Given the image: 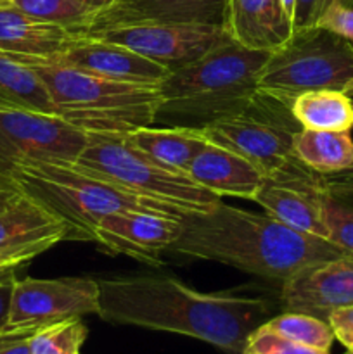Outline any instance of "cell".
I'll return each mask as SVG.
<instances>
[{"label":"cell","instance_id":"5","mask_svg":"<svg viewBox=\"0 0 353 354\" xmlns=\"http://www.w3.org/2000/svg\"><path fill=\"white\" fill-rule=\"evenodd\" d=\"M270 52L242 47L225 37L192 64L172 71L158 86L161 114L197 121L196 127L232 113L258 93V75Z\"/></svg>","mask_w":353,"mask_h":354},{"label":"cell","instance_id":"46","mask_svg":"<svg viewBox=\"0 0 353 354\" xmlns=\"http://www.w3.org/2000/svg\"><path fill=\"white\" fill-rule=\"evenodd\" d=\"M78 354H80V353H78Z\"/></svg>","mask_w":353,"mask_h":354},{"label":"cell","instance_id":"8","mask_svg":"<svg viewBox=\"0 0 353 354\" xmlns=\"http://www.w3.org/2000/svg\"><path fill=\"white\" fill-rule=\"evenodd\" d=\"M353 82V44L324 30L293 33L287 44L270 52L258 75V90L282 99L315 90H343Z\"/></svg>","mask_w":353,"mask_h":354},{"label":"cell","instance_id":"10","mask_svg":"<svg viewBox=\"0 0 353 354\" xmlns=\"http://www.w3.org/2000/svg\"><path fill=\"white\" fill-rule=\"evenodd\" d=\"M89 133L55 114L0 106V175L35 162H75Z\"/></svg>","mask_w":353,"mask_h":354},{"label":"cell","instance_id":"21","mask_svg":"<svg viewBox=\"0 0 353 354\" xmlns=\"http://www.w3.org/2000/svg\"><path fill=\"white\" fill-rule=\"evenodd\" d=\"M127 138L144 154L183 173H189L192 159L206 145V140L196 127H142L127 133Z\"/></svg>","mask_w":353,"mask_h":354},{"label":"cell","instance_id":"36","mask_svg":"<svg viewBox=\"0 0 353 354\" xmlns=\"http://www.w3.org/2000/svg\"><path fill=\"white\" fill-rule=\"evenodd\" d=\"M21 196V192L17 190V187L14 185L12 180L6 178V176H0V211L6 209L9 204H12L17 197Z\"/></svg>","mask_w":353,"mask_h":354},{"label":"cell","instance_id":"37","mask_svg":"<svg viewBox=\"0 0 353 354\" xmlns=\"http://www.w3.org/2000/svg\"><path fill=\"white\" fill-rule=\"evenodd\" d=\"M82 6L89 7V9L96 10V12H100V10H106L109 7H113L114 3L120 2V0H76Z\"/></svg>","mask_w":353,"mask_h":354},{"label":"cell","instance_id":"16","mask_svg":"<svg viewBox=\"0 0 353 354\" xmlns=\"http://www.w3.org/2000/svg\"><path fill=\"white\" fill-rule=\"evenodd\" d=\"M227 6L228 0H120L109 9L97 12L87 30L138 21L225 28Z\"/></svg>","mask_w":353,"mask_h":354},{"label":"cell","instance_id":"30","mask_svg":"<svg viewBox=\"0 0 353 354\" xmlns=\"http://www.w3.org/2000/svg\"><path fill=\"white\" fill-rule=\"evenodd\" d=\"M353 44V7L331 6L318 16L317 24Z\"/></svg>","mask_w":353,"mask_h":354},{"label":"cell","instance_id":"41","mask_svg":"<svg viewBox=\"0 0 353 354\" xmlns=\"http://www.w3.org/2000/svg\"><path fill=\"white\" fill-rule=\"evenodd\" d=\"M12 6V0H0V7H9Z\"/></svg>","mask_w":353,"mask_h":354},{"label":"cell","instance_id":"3","mask_svg":"<svg viewBox=\"0 0 353 354\" xmlns=\"http://www.w3.org/2000/svg\"><path fill=\"white\" fill-rule=\"evenodd\" d=\"M291 104L293 100L258 90L239 109L196 128L206 142L251 161L270 182L305 192H327L324 175L308 168L294 154L293 140L301 124Z\"/></svg>","mask_w":353,"mask_h":354},{"label":"cell","instance_id":"24","mask_svg":"<svg viewBox=\"0 0 353 354\" xmlns=\"http://www.w3.org/2000/svg\"><path fill=\"white\" fill-rule=\"evenodd\" d=\"M301 128L325 131H352L353 100L343 90H315L298 95L291 104Z\"/></svg>","mask_w":353,"mask_h":354},{"label":"cell","instance_id":"45","mask_svg":"<svg viewBox=\"0 0 353 354\" xmlns=\"http://www.w3.org/2000/svg\"><path fill=\"white\" fill-rule=\"evenodd\" d=\"M0 176H2V175H0ZM6 178H7V176H6Z\"/></svg>","mask_w":353,"mask_h":354},{"label":"cell","instance_id":"29","mask_svg":"<svg viewBox=\"0 0 353 354\" xmlns=\"http://www.w3.org/2000/svg\"><path fill=\"white\" fill-rule=\"evenodd\" d=\"M242 354H329L320 349L308 348V346L296 344L293 341L280 337L279 334L260 325L255 332L248 337Z\"/></svg>","mask_w":353,"mask_h":354},{"label":"cell","instance_id":"43","mask_svg":"<svg viewBox=\"0 0 353 354\" xmlns=\"http://www.w3.org/2000/svg\"><path fill=\"white\" fill-rule=\"evenodd\" d=\"M0 270H14V268H3V266L0 265Z\"/></svg>","mask_w":353,"mask_h":354},{"label":"cell","instance_id":"40","mask_svg":"<svg viewBox=\"0 0 353 354\" xmlns=\"http://www.w3.org/2000/svg\"><path fill=\"white\" fill-rule=\"evenodd\" d=\"M345 93H348L350 97L353 95V82H350L348 85H346V88H345Z\"/></svg>","mask_w":353,"mask_h":354},{"label":"cell","instance_id":"15","mask_svg":"<svg viewBox=\"0 0 353 354\" xmlns=\"http://www.w3.org/2000/svg\"><path fill=\"white\" fill-rule=\"evenodd\" d=\"M68 241L66 225L42 204L21 194L0 211V265L14 268Z\"/></svg>","mask_w":353,"mask_h":354},{"label":"cell","instance_id":"34","mask_svg":"<svg viewBox=\"0 0 353 354\" xmlns=\"http://www.w3.org/2000/svg\"><path fill=\"white\" fill-rule=\"evenodd\" d=\"M16 275L10 272L3 279H0V334H2L3 327H6L7 315H9V303H10V294H12V286Z\"/></svg>","mask_w":353,"mask_h":354},{"label":"cell","instance_id":"1","mask_svg":"<svg viewBox=\"0 0 353 354\" xmlns=\"http://www.w3.org/2000/svg\"><path fill=\"white\" fill-rule=\"evenodd\" d=\"M99 317L118 325L199 339L227 354H242L249 335L273 317L263 297L204 294L168 273L97 279Z\"/></svg>","mask_w":353,"mask_h":354},{"label":"cell","instance_id":"39","mask_svg":"<svg viewBox=\"0 0 353 354\" xmlns=\"http://www.w3.org/2000/svg\"><path fill=\"white\" fill-rule=\"evenodd\" d=\"M284 3V9H286V12L289 14V17L293 19L294 17V6H296V0H282Z\"/></svg>","mask_w":353,"mask_h":354},{"label":"cell","instance_id":"27","mask_svg":"<svg viewBox=\"0 0 353 354\" xmlns=\"http://www.w3.org/2000/svg\"><path fill=\"white\" fill-rule=\"evenodd\" d=\"M87 335L89 330L82 318L51 325L31 335V354H78Z\"/></svg>","mask_w":353,"mask_h":354},{"label":"cell","instance_id":"35","mask_svg":"<svg viewBox=\"0 0 353 354\" xmlns=\"http://www.w3.org/2000/svg\"><path fill=\"white\" fill-rule=\"evenodd\" d=\"M0 354H31L30 337H2L0 335Z\"/></svg>","mask_w":353,"mask_h":354},{"label":"cell","instance_id":"13","mask_svg":"<svg viewBox=\"0 0 353 354\" xmlns=\"http://www.w3.org/2000/svg\"><path fill=\"white\" fill-rule=\"evenodd\" d=\"M182 218L159 211H123L97 223L93 244L107 254H125L151 266H161L182 232Z\"/></svg>","mask_w":353,"mask_h":354},{"label":"cell","instance_id":"32","mask_svg":"<svg viewBox=\"0 0 353 354\" xmlns=\"http://www.w3.org/2000/svg\"><path fill=\"white\" fill-rule=\"evenodd\" d=\"M318 9H320V0H296L293 17L294 33L314 28L318 19Z\"/></svg>","mask_w":353,"mask_h":354},{"label":"cell","instance_id":"12","mask_svg":"<svg viewBox=\"0 0 353 354\" xmlns=\"http://www.w3.org/2000/svg\"><path fill=\"white\" fill-rule=\"evenodd\" d=\"M9 57H12V55H9ZM12 59L48 62V64L64 66V68L104 76V78L114 80V82L144 86H159L172 73L165 66L156 64V62L142 57L141 54L123 47V45L90 37L83 31H80L75 40L69 41L62 50L52 55L51 59L17 57V55Z\"/></svg>","mask_w":353,"mask_h":354},{"label":"cell","instance_id":"26","mask_svg":"<svg viewBox=\"0 0 353 354\" xmlns=\"http://www.w3.org/2000/svg\"><path fill=\"white\" fill-rule=\"evenodd\" d=\"M12 6L35 19L75 31L87 30L97 14L76 0H12Z\"/></svg>","mask_w":353,"mask_h":354},{"label":"cell","instance_id":"14","mask_svg":"<svg viewBox=\"0 0 353 354\" xmlns=\"http://www.w3.org/2000/svg\"><path fill=\"white\" fill-rule=\"evenodd\" d=\"M279 303L284 311L327 322L338 308L353 304V254L311 263L282 282Z\"/></svg>","mask_w":353,"mask_h":354},{"label":"cell","instance_id":"18","mask_svg":"<svg viewBox=\"0 0 353 354\" xmlns=\"http://www.w3.org/2000/svg\"><path fill=\"white\" fill-rule=\"evenodd\" d=\"M194 182L217 196L255 199L256 192L266 182L265 175L242 156L206 142L189 166Z\"/></svg>","mask_w":353,"mask_h":354},{"label":"cell","instance_id":"7","mask_svg":"<svg viewBox=\"0 0 353 354\" xmlns=\"http://www.w3.org/2000/svg\"><path fill=\"white\" fill-rule=\"evenodd\" d=\"M127 192L173 207L183 214L206 213L221 197L179 171L158 162L128 142L127 133H89V142L73 162Z\"/></svg>","mask_w":353,"mask_h":354},{"label":"cell","instance_id":"23","mask_svg":"<svg viewBox=\"0 0 353 354\" xmlns=\"http://www.w3.org/2000/svg\"><path fill=\"white\" fill-rule=\"evenodd\" d=\"M294 154L320 175L343 171L353 165V140L350 131H325L301 128L293 140Z\"/></svg>","mask_w":353,"mask_h":354},{"label":"cell","instance_id":"33","mask_svg":"<svg viewBox=\"0 0 353 354\" xmlns=\"http://www.w3.org/2000/svg\"><path fill=\"white\" fill-rule=\"evenodd\" d=\"M324 178L325 190H327L331 196L339 197V199L353 197V165L350 166V168L343 169V171L324 175Z\"/></svg>","mask_w":353,"mask_h":354},{"label":"cell","instance_id":"6","mask_svg":"<svg viewBox=\"0 0 353 354\" xmlns=\"http://www.w3.org/2000/svg\"><path fill=\"white\" fill-rule=\"evenodd\" d=\"M19 62L44 80L57 116L87 133L125 135L158 120L163 104L158 86L114 82L48 62Z\"/></svg>","mask_w":353,"mask_h":354},{"label":"cell","instance_id":"31","mask_svg":"<svg viewBox=\"0 0 353 354\" xmlns=\"http://www.w3.org/2000/svg\"><path fill=\"white\" fill-rule=\"evenodd\" d=\"M334 337L345 346L348 351H353V304L352 306L338 308L327 318Z\"/></svg>","mask_w":353,"mask_h":354},{"label":"cell","instance_id":"20","mask_svg":"<svg viewBox=\"0 0 353 354\" xmlns=\"http://www.w3.org/2000/svg\"><path fill=\"white\" fill-rule=\"evenodd\" d=\"M322 194L324 192H305L294 187L280 185V183L266 180L253 201L258 203L266 211V214L279 220L280 223L327 241V230H325L320 213Z\"/></svg>","mask_w":353,"mask_h":354},{"label":"cell","instance_id":"28","mask_svg":"<svg viewBox=\"0 0 353 354\" xmlns=\"http://www.w3.org/2000/svg\"><path fill=\"white\" fill-rule=\"evenodd\" d=\"M320 213L327 241L346 254H353V207L339 197L324 192L320 196Z\"/></svg>","mask_w":353,"mask_h":354},{"label":"cell","instance_id":"4","mask_svg":"<svg viewBox=\"0 0 353 354\" xmlns=\"http://www.w3.org/2000/svg\"><path fill=\"white\" fill-rule=\"evenodd\" d=\"M21 194L42 204L66 225L68 241L93 242L97 223L123 211H159L185 216L173 207L127 192L114 183L83 171L73 162H35L9 175Z\"/></svg>","mask_w":353,"mask_h":354},{"label":"cell","instance_id":"2","mask_svg":"<svg viewBox=\"0 0 353 354\" xmlns=\"http://www.w3.org/2000/svg\"><path fill=\"white\" fill-rule=\"evenodd\" d=\"M168 252L224 263L260 279L286 282L303 266L346 254L325 239L303 234L270 214L220 204L185 214Z\"/></svg>","mask_w":353,"mask_h":354},{"label":"cell","instance_id":"9","mask_svg":"<svg viewBox=\"0 0 353 354\" xmlns=\"http://www.w3.org/2000/svg\"><path fill=\"white\" fill-rule=\"evenodd\" d=\"M99 282L92 277L14 280L2 337H31L61 322L99 313Z\"/></svg>","mask_w":353,"mask_h":354},{"label":"cell","instance_id":"19","mask_svg":"<svg viewBox=\"0 0 353 354\" xmlns=\"http://www.w3.org/2000/svg\"><path fill=\"white\" fill-rule=\"evenodd\" d=\"M80 31L45 23L14 6L0 7V52L12 57L51 59Z\"/></svg>","mask_w":353,"mask_h":354},{"label":"cell","instance_id":"17","mask_svg":"<svg viewBox=\"0 0 353 354\" xmlns=\"http://www.w3.org/2000/svg\"><path fill=\"white\" fill-rule=\"evenodd\" d=\"M225 30L251 50L273 52L293 37V19L282 0H228Z\"/></svg>","mask_w":353,"mask_h":354},{"label":"cell","instance_id":"25","mask_svg":"<svg viewBox=\"0 0 353 354\" xmlns=\"http://www.w3.org/2000/svg\"><path fill=\"white\" fill-rule=\"evenodd\" d=\"M265 327L287 341L325 353H329L336 339L329 322L294 311H282L280 315H275L265 322Z\"/></svg>","mask_w":353,"mask_h":354},{"label":"cell","instance_id":"22","mask_svg":"<svg viewBox=\"0 0 353 354\" xmlns=\"http://www.w3.org/2000/svg\"><path fill=\"white\" fill-rule=\"evenodd\" d=\"M0 106L57 116L51 92L38 73L2 52H0Z\"/></svg>","mask_w":353,"mask_h":354},{"label":"cell","instance_id":"44","mask_svg":"<svg viewBox=\"0 0 353 354\" xmlns=\"http://www.w3.org/2000/svg\"><path fill=\"white\" fill-rule=\"evenodd\" d=\"M345 354H353V351H348V353H345Z\"/></svg>","mask_w":353,"mask_h":354},{"label":"cell","instance_id":"38","mask_svg":"<svg viewBox=\"0 0 353 354\" xmlns=\"http://www.w3.org/2000/svg\"><path fill=\"white\" fill-rule=\"evenodd\" d=\"M331 6H345V7H353V0H320V9H318V16L324 12L327 7Z\"/></svg>","mask_w":353,"mask_h":354},{"label":"cell","instance_id":"11","mask_svg":"<svg viewBox=\"0 0 353 354\" xmlns=\"http://www.w3.org/2000/svg\"><path fill=\"white\" fill-rule=\"evenodd\" d=\"M90 37L123 45L142 57L165 66L170 71L192 64L227 37L221 26L206 24L138 21V23L111 24L83 31Z\"/></svg>","mask_w":353,"mask_h":354},{"label":"cell","instance_id":"42","mask_svg":"<svg viewBox=\"0 0 353 354\" xmlns=\"http://www.w3.org/2000/svg\"><path fill=\"white\" fill-rule=\"evenodd\" d=\"M10 272H14V270H0V279H3L6 275H9Z\"/></svg>","mask_w":353,"mask_h":354}]
</instances>
